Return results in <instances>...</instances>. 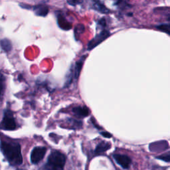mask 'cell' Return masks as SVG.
<instances>
[{
    "instance_id": "3957f363",
    "label": "cell",
    "mask_w": 170,
    "mask_h": 170,
    "mask_svg": "<svg viewBox=\"0 0 170 170\" xmlns=\"http://www.w3.org/2000/svg\"><path fill=\"white\" fill-rule=\"evenodd\" d=\"M17 128L13 112L9 110L4 112L2 121L0 123V129L4 130H14Z\"/></svg>"
},
{
    "instance_id": "9c48e42d",
    "label": "cell",
    "mask_w": 170,
    "mask_h": 170,
    "mask_svg": "<svg viewBox=\"0 0 170 170\" xmlns=\"http://www.w3.org/2000/svg\"><path fill=\"white\" fill-rule=\"evenodd\" d=\"M73 112L74 115L79 118H84L90 114V110L86 106H76L73 109Z\"/></svg>"
},
{
    "instance_id": "ffe728a7",
    "label": "cell",
    "mask_w": 170,
    "mask_h": 170,
    "mask_svg": "<svg viewBox=\"0 0 170 170\" xmlns=\"http://www.w3.org/2000/svg\"><path fill=\"white\" fill-rule=\"evenodd\" d=\"M100 134L103 137L106 138H110L112 136V134H110V133L106 132H101Z\"/></svg>"
},
{
    "instance_id": "ba28073f",
    "label": "cell",
    "mask_w": 170,
    "mask_h": 170,
    "mask_svg": "<svg viewBox=\"0 0 170 170\" xmlns=\"http://www.w3.org/2000/svg\"><path fill=\"white\" fill-rule=\"evenodd\" d=\"M113 158L115 159L116 163L124 169L128 168L131 164V159L127 156L121 155V154H114Z\"/></svg>"
},
{
    "instance_id": "9a60e30c",
    "label": "cell",
    "mask_w": 170,
    "mask_h": 170,
    "mask_svg": "<svg viewBox=\"0 0 170 170\" xmlns=\"http://www.w3.org/2000/svg\"><path fill=\"white\" fill-rule=\"evenodd\" d=\"M5 82H6L5 76L1 72H0V98L2 97L4 93L5 89Z\"/></svg>"
},
{
    "instance_id": "5b68a950",
    "label": "cell",
    "mask_w": 170,
    "mask_h": 170,
    "mask_svg": "<svg viewBox=\"0 0 170 170\" xmlns=\"http://www.w3.org/2000/svg\"><path fill=\"white\" fill-rule=\"evenodd\" d=\"M47 152V148L44 146L35 147L31 153V161L32 164H37L44 158Z\"/></svg>"
},
{
    "instance_id": "7c38bea8",
    "label": "cell",
    "mask_w": 170,
    "mask_h": 170,
    "mask_svg": "<svg viewBox=\"0 0 170 170\" xmlns=\"http://www.w3.org/2000/svg\"><path fill=\"white\" fill-rule=\"evenodd\" d=\"M57 21L58 25L60 26L61 28L64 29V30H68V29L71 28V24L68 22L67 20H66V19L63 17V15H58Z\"/></svg>"
},
{
    "instance_id": "6da1fadb",
    "label": "cell",
    "mask_w": 170,
    "mask_h": 170,
    "mask_svg": "<svg viewBox=\"0 0 170 170\" xmlns=\"http://www.w3.org/2000/svg\"><path fill=\"white\" fill-rule=\"evenodd\" d=\"M0 150L5 158L13 166H19L23 162L19 143L7 141H1Z\"/></svg>"
},
{
    "instance_id": "30bf717a",
    "label": "cell",
    "mask_w": 170,
    "mask_h": 170,
    "mask_svg": "<svg viewBox=\"0 0 170 170\" xmlns=\"http://www.w3.org/2000/svg\"><path fill=\"white\" fill-rule=\"evenodd\" d=\"M33 11L37 15L45 17L49 13V8L45 5H38L34 7Z\"/></svg>"
},
{
    "instance_id": "52a82bcc",
    "label": "cell",
    "mask_w": 170,
    "mask_h": 170,
    "mask_svg": "<svg viewBox=\"0 0 170 170\" xmlns=\"http://www.w3.org/2000/svg\"><path fill=\"white\" fill-rule=\"evenodd\" d=\"M169 148V143L166 140H161L151 143L149 146V150L151 152H159L166 150Z\"/></svg>"
},
{
    "instance_id": "2e32d148",
    "label": "cell",
    "mask_w": 170,
    "mask_h": 170,
    "mask_svg": "<svg viewBox=\"0 0 170 170\" xmlns=\"http://www.w3.org/2000/svg\"><path fill=\"white\" fill-rule=\"evenodd\" d=\"M157 28L159 29V30L164 31V33L170 35V19H169V23L159 25L158 26H157Z\"/></svg>"
},
{
    "instance_id": "8992f818",
    "label": "cell",
    "mask_w": 170,
    "mask_h": 170,
    "mask_svg": "<svg viewBox=\"0 0 170 170\" xmlns=\"http://www.w3.org/2000/svg\"><path fill=\"white\" fill-rule=\"evenodd\" d=\"M109 35H110V33L108 31H102L89 42V45H88V49L91 50L94 49L95 47H97V45L100 44L103 41L107 39Z\"/></svg>"
},
{
    "instance_id": "277c9868",
    "label": "cell",
    "mask_w": 170,
    "mask_h": 170,
    "mask_svg": "<svg viewBox=\"0 0 170 170\" xmlns=\"http://www.w3.org/2000/svg\"><path fill=\"white\" fill-rule=\"evenodd\" d=\"M85 59V57H82L81 59L77 61L75 65L73 66V67H71L70 71L67 75V79L66 81V85L68 86L69 84H71V82H73L74 79H78L79 76L81 73V69L83 65L84 61Z\"/></svg>"
},
{
    "instance_id": "ac0fdd59",
    "label": "cell",
    "mask_w": 170,
    "mask_h": 170,
    "mask_svg": "<svg viewBox=\"0 0 170 170\" xmlns=\"http://www.w3.org/2000/svg\"><path fill=\"white\" fill-rule=\"evenodd\" d=\"M156 158L158 159H160V160L166 161V162H170V151H169V152L164 153L159 156H157Z\"/></svg>"
},
{
    "instance_id": "5bb4252c",
    "label": "cell",
    "mask_w": 170,
    "mask_h": 170,
    "mask_svg": "<svg viewBox=\"0 0 170 170\" xmlns=\"http://www.w3.org/2000/svg\"><path fill=\"white\" fill-rule=\"evenodd\" d=\"M93 8H94L95 10H97L100 13H109V10L104 6V5H103L102 3H100L99 1H96L94 4H93Z\"/></svg>"
},
{
    "instance_id": "8fae6325",
    "label": "cell",
    "mask_w": 170,
    "mask_h": 170,
    "mask_svg": "<svg viewBox=\"0 0 170 170\" xmlns=\"http://www.w3.org/2000/svg\"><path fill=\"white\" fill-rule=\"evenodd\" d=\"M111 148V144L108 142H102L98 143L95 149V153L97 154H100L105 152Z\"/></svg>"
},
{
    "instance_id": "4fadbf2b",
    "label": "cell",
    "mask_w": 170,
    "mask_h": 170,
    "mask_svg": "<svg viewBox=\"0 0 170 170\" xmlns=\"http://www.w3.org/2000/svg\"><path fill=\"white\" fill-rule=\"evenodd\" d=\"M0 46L5 52H9L12 49V44L9 39H4L0 41Z\"/></svg>"
},
{
    "instance_id": "d6986e66",
    "label": "cell",
    "mask_w": 170,
    "mask_h": 170,
    "mask_svg": "<svg viewBox=\"0 0 170 170\" xmlns=\"http://www.w3.org/2000/svg\"><path fill=\"white\" fill-rule=\"evenodd\" d=\"M68 4L73 6H75V5L81 4V0H66Z\"/></svg>"
},
{
    "instance_id": "e0dca14e",
    "label": "cell",
    "mask_w": 170,
    "mask_h": 170,
    "mask_svg": "<svg viewBox=\"0 0 170 170\" xmlns=\"http://www.w3.org/2000/svg\"><path fill=\"white\" fill-rule=\"evenodd\" d=\"M84 31V26L82 25V24H79L77 25L75 29H74V35H75V37H79L80 35L82 34Z\"/></svg>"
},
{
    "instance_id": "7a4b0ae2",
    "label": "cell",
    "mask_w": 170,
    "mask_h": 170,
    "mask_svg": "<svg viewBox=\"0 0 170 170\" xmlns=\"http://www.w3.org/2000/svg\"><path fill=\"white\" fill-rule=\"evenodd\" d=\"M66 156L58 151H53L48 157L45 168L46 170H64Z\"/></svg>"
}]
</instances>
